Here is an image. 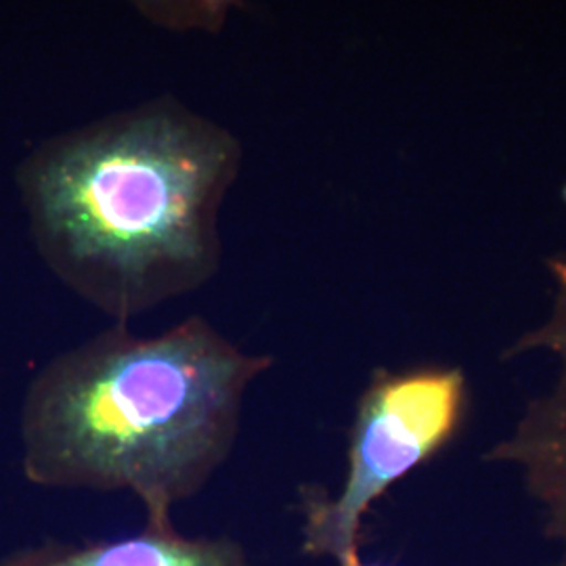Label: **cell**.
I'll use <instances>...</instances> for the list:
<instances>
[{
  "mask_svg": "<svg viewBox=\"0 0 566 566\" xmlns=\"http://www.w3.org/2000/svg\"><path fill=\"white\" fill-rule=\"evenodd\" d=\"M566 416V411H565ZM552 449H565L566 451V420L565 422H560V424L554 426V430H552Z\"/></svg>",
  "mask_w": 566,
  "mask_h": 566,
  "instance_id": "5b68a950",
  "label": "cell"
},
{
  "mask_svg": "<svg viewBox=\"0 0 566 566\" xmlns=\"http://www.w3.org/2000/svg\"><path fill=\"white\" fill-rule=\"evenodd\" d=\"M271 365L202 315L158 336L114 324L53 357L28 386L23 472L53 489L130 491L147 525L172 526V507L231 455L245 392Z\"/></svg>",
  "mask_w": 566,
  "mask_h": 566,
  "instance_id": "7a4b0ae2",
  "label": "cell"
},
{
  "mask_svg": "<svg viewBox=\"0 0 566 566\" xmlns=\"http://www.w3.org/2000/svg\"><path fill=\"white\" fill-rule=\"evenodd\" d=\"M344 566H369V565H364V563H361V560H359V558H355V560H350V563H348V565H344Z\"/></svg>",
  "mask_w": 566,
  "mask_h": 566,
  "instance_id": "8992f818",
  "label": "cell"
},
{
  "mask_svg": "<svg viewBox=\"0 0 566 566\" xmlns=\"http://www.w3.org/2000/svg\"><path fill=\"white\" fill-rule=\"evenodd\" d=\"M0 566H250L229 539H189L175 526H145L139 535L86 546L18 552Z\"/></svg>",
  "mask_w": 566,
  "mask_h": 566,
  "instance_id": "277c9868",
  "label": "cell"
},
{
  "mask_svg": "<svg viewBox=\"0 0 566 566\" xmlns=\"http://www.w3.org/2000/svg\"><path fill=\"white\" fill-rule=\"evenodd\" d=\"M563 196H565V202H566V187H565V191H563Z\"/></svg>",
  "mask_w": 566,
  "mask_h": 566,
  "instance_id": "52a82bcc",
  "label": "cell"
},
{
  "mask_svg": "<svg viewBox=\"0 0 566 566\" xmlns=\"http://www.w3.org/2000/svg\"><path fill=\"white\" fill-rule=\"evenodd\" d=\"M242 168L229 126L164 93L39 143L15 185L42 263L128 324L219 275Z\"/></svg>",
  "mask_w": 566,
  "mask_h": 566,
  "instance_id": "6da1fadb",
  "label": "cell"
},
{
  "mask_svg": "<svg viewBox=\"0 0 566 566\" xmlns=\"http://www.w3.org/2000/svg\"><path fill=\"white\" fill-rule=\"evenodd\" d=\"M464 382L460 374H382L365 390L348 446V472L336 500H308L304 549L334 556L340 566L357 556V535L369 506L388 486L422 464L451 434Z\"/></svg>",
  "mask_w": 566,
  "mask_h": 566,
  "instance_id": "3957f363",
  "label": "cell"
}]
</instances>
